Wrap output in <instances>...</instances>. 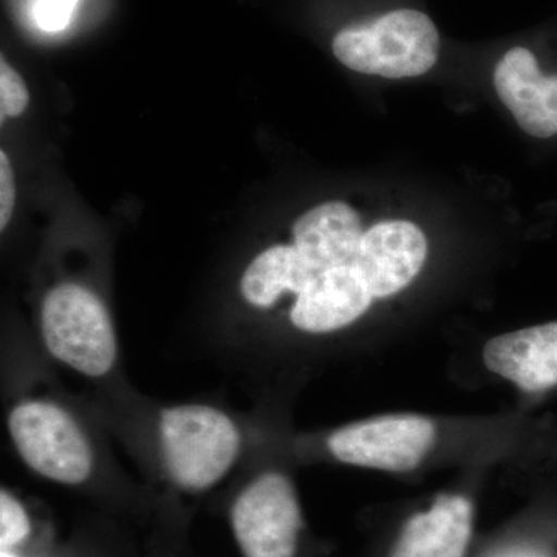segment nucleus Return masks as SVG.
<instances>
[{
  "label": "nucleus",
  "mask_w": 557,
  "mask_h": 557,
  "mask_svg": "<svg viewBox=\"0 0 557 557\" xmlns=\"http://www.w3.org/2000/svg\"><path fill=\"white\" fill-rule=\"evenodd\" d=\"M160 442L171 482L189 494L218 485L236 463L242 448L240 431L233 418L205 405L164 409Z\"/></svg>",
  "instance_id": "nucleus-1"
},
{
  "label": "nucleus",
  "mask_w": 557,
  "mask_h": 557,
  "mask_svg": "<svg viewBox=\"0 0 557 557\" xmlns=\"http://www.w3.org/2000/svg\"><path fill=\"white\" fill-rule=\"evenodd\" d=\"M438 50L434 22L417 10L392 11L333 40V53L346 67L392 79L423 75L434 67Z\"/></svg>",
  "instance_id": "nucleus-2"
},
{
  "label": "nucleus",
  "mask_w": 557,
  "mask_h": 557,
  "mask_svg": "<svg viewBox=\"0 0 557 557\" xmlns=\"http://www.w3.org/2000/svg\"><path fill=\"white\" fill-rule=\"evenodd\" d=\"M47 350L81 375L100 379L115 366V329L101 299L78 284H61L47 293L40 311Z\"/></svg>",
  "instance_id": "nucleus-3"
},
{
  "label": "nucleus",
  "mask_w": 557,
  "mask_h": 557,
  "mask_svg": "<svg viewBox=\"0 0 557 557\" xmlns=\"http://www.w3.org/2000/svg\"><path fill=\"white\" fill-rule=\"evenodd\" d=\"M9 431L22 460L61 485H83L91 475L94 453L78 421L50 401L30 399L11 410Z\"/></svg>",
  "instance_id": "nucleus-4"
},
{
  "label": "nucleus",
  "mask_w": 557,
  "mask_h": 557,
  "mask_svg": "<svg viewBox=\"0 0 557 557\" xmlns=\"http://www.w3.org/2000/svg\"><path fill=\"white\" fill-rule=\"evenodd\" d=\"M438 428L420 413H387L355 421L330 434V456L350 467L373 471H416L437 445Z\"/></svg>",
  "instance_id": "nucleus-5"
},
{
  "label": "nucleus",
  "mask_w": 557,
  "mask_h": 557,
  "mask_svg": "<svg viewBox=\"0 0 557 557\" xmlns=\"http://www.w3.org/2000/svg\"><path fill=\"white\" fill-rule=\"evenodd\" d=\"M230 525L242 557H298L304 515L298 493L282 472H263L230 508Z\"/></svg>",
  "instance_id": "nucleus-6"
},
{
  "label": "nucleus",
  "mask_w": 557,
  "mask_h": 557,
  "mask_svg": "<svg viewBox=\"0 0 557 557\" xmlns=\"http://www.w3.org/2000/svg\"><path fill=\"white\" fill-rule=\"evenodd\" d=\"M483 362L491 373L523 394L544 397L557 391V321L494 336Z\"/></svg>",
  "instance_id": "nucleus-7"
},
{
  "label": "nucleus",
  "mask_w": 557,
  "mask_h": 557,
  "mask_svg": "<svg viewBox=\"0 0 557 557\" xmlns=\"http://www.w3.org/2000/svg\"><path fill=\"white\" fill-rule=\"evenodd\" d=\"M426 258L423 231L406 220H388L366 231L358 267L373 298L387 299L412 284Z\"/></svg>",
  "instance_id": "nucleus-8"
},
{
  "label": "nucleus",
  "mask_w": 557,
  "mask_h": 557,
  "mask_svg": "<svg viewBox=\"0 0 557 557\" xmlns=\"http://www.w3.org/2000/svg\"><path fill=\"white\" fill-rule=\"evenodd\" d=\"M372 293L358 265L322 271L296 296L289 321L310 335H327L354 325L372 307Z\"/></svg>",
  "instance_id": "nucleus-9"
},
{
  "label": "nucleus",
  "mask_w": 557,
  "mask_h": 557,
  "mask_svg": "<svg viewBox=\"0 0 557 557\" xmlns=\"http://www.w3.org/2000/svg\"><path fill=\"white\" fill-rule=\"evenodd\" d=\"M474 504L463 494H442L399 531L388 557H465L474 530Z\"/></svg>",
  "instance_id": "nucleus-10"
},
{
  "label": "nucleus",
  "mask_w": 557,
  "mask_h": 557,
  "mask_svg": "<svg viewBox=\"0 0 557 557\" xmlns=\"http://www.w3.org/2000/svg\"><path fill=\"white\" fill-rule=\"evenodd\" d=\"M364 233L354 208L329 201L296 220L293 245L317 276L338 267L358 265Z\"/></svg>",
  "instance_id": "nucleus-11"
},
{
  "label": "nucleus",
  "mask_w": 557,
  "mask_h": 557,
  "mask_svg": "<svg viewBox=\"0 0 557 557\" xmlns=\"http://www.w3.org/2000/svg\"><path fill=\"white\" fill-rule=\"evenodd\" d=\"M545 83L547 78L539 70L536 58L523 47L509 50L494 72L498 97L531 137L557 134V120L545 102Z\"/></svg>",
  "instance_id": "nucleus-12"
},
{
  "label": "nucleus",
  "mask_w": 557,
  "mask_h": 557,
  "mask_svg": "<svg viewBox=\"0 0 557 557\" xmlns=\"http://www.w3.org/2000/svg\"><path fill=\"white\" fill-rule=\"evenodd\" d=\"M313 277L314 271L300 258L295 245H274L245 270L242 295L251 306L270 309L285 293L299 296Z\"/></svg>",
  "instance_id": "nucleus-13"
},
{
  "label": "nucleus",
  "mask_w": 557,
  "mask_h": 557,
  "mask_svg": "<svg viewBox=\"0 0 557 557\" xmlns=\"http://www.w3.org/2000/svg\"><path fill=\"white\" fill-rule=\"evenodd\" d=\"M35 523L30 511L10 491L0 494V552L20 553L30 547Z\"/></svg>",
  "instance_id": "nucleus-14"
},
{
  "label": "nucleus",
  "mask_w": 557,
  "mask_h": 557,
  "mask_svg": "<svg viewBox=\"0 0 557 557\" xmlns=\"http://www.w3.org/2000/svg\"><path fill=\"white\" fill-rule=\"evenodd\" d=\"M30 95L21 76L5 60L0 62V110L2 119L20 116L27 109Z\"/></svg>",
  "instance_id": "nucleus-15"
},
{
  "label": "nucleus",
  "mask_w": 557,
  "mask_h": 557,
  "mask_svg": "<svg viewBox=\"0 0 557 557\" xmlns=\"http://www.w3.org/2000/svg\"><path fill=\"white\" fill-rule=\"evenodd\" d=\"M78 0H36L35 20L44 32L64 30L72 20Z\"/></svg>",
  "instance_id": "nucleus-16"
},
{
  "label": "nucleus",
  "mask_w": 557,
  "mask_h": 557,
  "mask_svg": "<svg viewBox=\"0 0 557 557\" xmlns=\"http://www.w3.org/2000/svg\"><path fill=\"white\" fill-rule=\"evenodd\" d=\"M16 201L13 168L5 152H0V230H5L10 223Z\"/></svg>",
  "instance_id": "nucleus-17"
},
{
  "label": "nucleus",
  "mask_w": 557,
  "mask_h": 557,
  "mask_svg": "<svg viewBox=\"0 0 557 557\" xmlns=\"http://www.w3.org/2000/svg\"><path fill=\"white\" fill-rule=\"evenodd\" d=\"M545 102H547L549 113L557 120V76L547 78V83H545Z\"/></svg>",
  "instance_id": "nucleus-18"
},
{
  "label": "nucleus",
  "mask_w": 557,
  "mask_h": 557,
  "mask_svg": "<svg viewBox=\"0 0 557 557\" xmlns=\"http://www.w3.org/2000/svg\"><path fill=\"white\" fill-rule=\"evenodd\" d=\"M0 557H27V556L20 555V553L0 552Z\"/></svg>",
  "instance_id": "nucleus-19"
}]
</instances>
